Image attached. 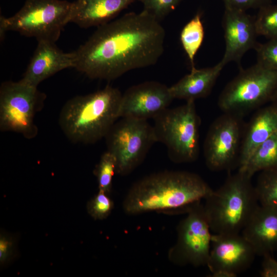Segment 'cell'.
I'll return each instance as SVG.
<instances>
[{
	"instance_id": "6da1fadb",
	"label": "cell",
	"mask_w": 277,
	"mask_h": 277,
	"mask_svg": "<svg viewBox=\"0 0 277 277\" xmlns=\"http://www.w3.org/2000/svg\"><path fill=\"white\" fill-rule=\"evenodd\" d=\"M165 31L147 11L130 12L97 27L74 51L75 69L92 79L112 81L155 65L164 50Z\"/></svg>"
},
{
	"instance_id": "7a4b0ae2",
	"label": "cell",
	"mask_w": 277,
	"mask_h": 277,
	"mask_svg": "<svg viewBox=\"0 0 277 277\" xmlns=\"http://www.w3.org/2000/svg\"><path fill=\"white\" fill-rule=\"evenodd\" d=\"M213 191L198 174L185 171H165L135 183L123 202L130 215L152 211L187 209Z\"/></svg>"
},
{
	"instance_id": "3957f363",
	"label": "cell",
	"mask_w": 277,
	"mask_h": 277,
	"mask_svg": "<svg viewBox=\"0 0 277 277\" xmlns=\"http://www.w3.org/2000/svg\"><path fill=\"white\" fill-rule=\"evenodd\" d=\"M122 96L118 89L110 86L75 96L63 106L58 117L60 127L72 142L95 143L105 138L120 118Z\"/></svg>"
},
{
	"instance_id": "277c9868",
	"label": "cell",
	"mask_w": 277,
	"mask_h": 277,
	"mask_svg": "<svg viewBox=\"0 0 277 277\" xmlns=\"http://www.w3.org/2000/svg\"><path fill=\"white\" fill-rule=\"evenodd\" d=\"M252 176L238 170L204 199V211L214 234L240 233L260 205Z\"/></svg>"
},
{
	"instance_id": "5b68a950",
	"label": "cell",
	"mask_w": 277,
	"mask_h": 277,
	"mask_svg": "<svg viewBox=\"0 0 277 277\" xmlns=\"http://www.w3.org/2000/svg\"><path fill=\"white\" fill-rule=\"evenodd\" d=\"M74 2L65 0H26L13 15H1V38L7 31L55 43L64 27L71 23Z\"/></svg>"
},
{
	"instance_id": "8992f818",
	"label": "cell",
	"mask_w": 277,
	"mask_h": 277,
	"mask_svg": "<svg viewBox=\"0 0 277 277\" xmlns=\"http://www.w3.org/2000/svg\"><path fill=\"white\" fill-rule=\"evenodd\" d=\"M156 142L163 144L170 160L181 164L195 161L199 155L201 119L194 101L167 108L153 118Z\"/></svg>"
},
{
	"instance_id": "52a82bcc",
	"label": "cell",
	"mask_w": 277,
	"mask_h": 277,
	"mask_svg": "<svg viewBox=\"0 0 277 277\" xmlns=\"http://www.w3.org/2000/svg\"><path fill=\"white\" fill-rule=\"evenodd\" d=\"M277 91V71L258 63L239 73L221 92L218 106L224 113L243 117L271 102Z\"/></svg>"
},
{
	"instance_id": "ba28073f",
	"label": "cell",
	"mask_w": 277,
	"mask_h": 277,
	"mask_svg": "<svg viewBox=\"0 0 277 277\" xmlns=\"http://www.w3.org/2000/svg\"><path fill=\"white\" fill-rule=\"evenodd\" d=\"M46 95L37 87L21 80L6 81L0 87V130L21 134L26 138H34L38 133L34 118L41 110Z\"/></svg>"
},
{
	"instance_id": "9c48e42d",
	"label": "cell",
	"mask_w": 277,
	"mask_h": 277,
	"mask_svg": "<svg viewBox=\"0 0 277 277\" xmlns=\"http://www.w3.org/2000/svg\"><path fill=\"white\" fill-rule=\"evenodd\" d=\"M105 138L107 151L116 159V173L122 176L141 164L156 143L153 126L147 120L127 117L116 121Z\"/></svg>"
},
{
	"instance_id": "30bf717a",
	"label": "cell",
	"mask_w": 277,
	"mask_h": 277,
	"mask_svg": "<svg viewBox=\"0 0 277 277\" xmlns=\"http://www.w3.org/2000/svg\"><path fill=\"white\" fill-rule=\"evenodd\" d=\"M201 201L188 207L177 226L176 243L168 252L169 260L176 265H207L212 234Z\"/></svg>"
},
{
	"instance_id": "8fae6325",
	"label": "cell",
	"mask_w": 277,
	"mask_h": 277,
	"mask_svg": "<svg viewBox=\"0 0 277 277\" xmlns=\"http://www.w3.org/2000/svg\"><path fill=\"white\" fill-rule=\"evenodd\" d=\"M241 116L224 113L210 125L204 143V156L211 170L230 171L239 167L245 126Z\"/></svg>"
},
{
	"instance_id": "7c38bea8",
	"label": "cell",
	"mask_w": 277,
	"mask_h": 277,
	"mask_svg": "<svg viewBox=\"0 0 277 277\" xmlns=\"http://www.w3.org/2000/svg\"><path fill=\"white\" fill-rule=\"evenodd\" d=\"M256 253L240 233L213 234L207 264L213 277H234L247 270Z\"/></svg>"
},
{
	"instance_id": "4fadbf2b",
	"label": "cell",
	"mask_w": 277,
	"mask_h": 277,
	"mask_svg": "<svg viewBox=\"0 0 277 277\" xmlns=\"http://www.w3.org/2000/svg\"><path fill=\"white\" fill-rule=\"evenodd\" d=\"M174 100L166 85L147 81L129 88L122 94L119 117L148 120L168 108Z\"/></svg>"
},
{
	"instance_id": "5bb4252c",
	"label": "cell",
	"mask_w": 277,
	"mask_h": 277,
	"mask_svg": "<svg viewBox=\"0 0 277 277\" xmlns=\"http://www.w3.org/2000/svg\"><path fill=\"white\" fill-rule=\"evenodd\" d=\"M223 26L225 50L221 62L224 66L231 62L240 64L244 54L258 44L255 17L245 11L225 8Z\"/></svg>"
},
{
	"instance_id": "9a60e30c",
	"label": "cell",
	"mask_w": 277,
	"mask_h": 277,
	"mask_svg": "<svg viewBox=\"0 0 277 277\" xmlns=\"http://www.w3.org/2000/svg\"><path fill=\"white\" fill-rule=\"evenodd\" d=\"M55 43L47 40L37 41V45L21 79L35 86L55 73L70 68H75L74 51L64 52Z\"/></svg>"
},
{
	"instance_id": "2e32d148",
	"label": "cell",
	"mask_w": 277,
	"mask_h": 277,
	"mask_svg": "<svg viewBox=\"0 0 277 277\" xmlns=\"http://www.w3.org/2000/svg\"><path fill=\"white\" fill-rule=\"evenodd\" d=\"M256 255L277 251V208L259 205L241 231Z\"/></svg>"
},
{
	"instance_id": "e0dca14e",
	"label": "cell",
	"mask_w": 277,
	"mask_h": 277,
	"mask_svg": "<svg viewBox=\"0 0 277 277\" xmlns=\"http://www.w3.org/2000/svg\"><path fill=\"white\" fill-rule=\"evenodd\" d=\"M277 131V109L270 105L259 108L245 126L238 170L246 166L254 150Z\"/></svg>"
},
{
	"instance_id": "ac0fdd59",
	"label": "cell",
	"mask_w": 277,
	"mask_h": 277,
	"mask_svg": "<svg viewBox=\"0 0 277 277\" xmlns=\"http://www.w3.org/2000/svg\"><path fill=\"white\" fill-rule=\"evenodd\" d=\"M136 0H76L71 23L81 28L98 27L109 22Z\"/></svg>"
},
{
	"instance_id": "d6986e66",
	"label": "cell",
	"mask_w": 277,
	"mask_h": 277,
	"mask_svg": "<svg viewBox=\"0 0 277 277\" xmlns=\"http://www.w3.org/2000/svg\"><path fill=\"white\" fill-rule=\"evenodd\" d=\"M224 66L220 61L212 67L191 69L189 74L169 87L172 97L186 102L206 97Z\"/></svg>"
},
{
	"instance_id": "ffe728a7",
	"label": "cell",
	"mask_w": 277,
	"mask_h": 277,
	"mask_svg": "<svg viewBox=\"0 0 277 277\" xmlns=\"http://www.w3.org/2000/svg\"><path fill=\"white\" fill-rule=\"evenodd\" d=\"M275 168H277V131L254 150L245 168L240 171L252 176L257 172Z\"/></svg>"
},
{
	"instance_id": "44dd1931",
	"label": "cell",
	"mask_w": 277,
	"mask_h": 277,
	"mask_svg": "<svg viewBox=\"0 0 277 277\" xmlns=\"http://www.w3.org/2000/svg\"><path fill=\"white\" fill-rule=\"evenodd\" d=\"M204 37V29L201 15L197 13L182 29L180 41L191 64V69L195 68L194 59L201 46Z\"/></svg>"
},
{
	"instance_id": "7402d4cb",
	"label": "cell",
	"mask_w": 277,
	"mask_h": 277,
	"mask_svg": "<svg viewBox=\"0 0 277 277\" xmlns=\"http://www.w3.org/2000/svg\"><path fill=\"white\" fill-rule=\"evenodd\" d=\"M254 188L260 205L277 208V168L261 171Z\"/></svg>"
},
{
	"instance_id": "603a6c76",
	"label": "cell",
	"mask_w": 277,
	"mask_h": 277,
	"mask_svg": "<svg viewBox=\"0 0 277 277\" xmlns=\"http://www.w3.org/2000/svg\"><path fill=\"white\" fill-rule=\"evenodd\" d=\"M255 25L258 35L269 39L277 38V5L271 3L260 8L255 17Z\"/></svg>"
},
{
	"instance_id": "cb8c5ba5",
	"label": "cell",
	"mask_w": 277,
	"mask_h": 277,
	"mask_svg": "<svg viewBox=\"0 0 277 277\" xmlns=\"http://www.w3.org/2000/svg\"><path fill=\"white\" fill-rule=\"evenodd\" d=\"M116 161L114 156L108 151L105 152L94 170L96 177L98 190L108 194L111 192L112 179L116 173Z\"/></svg>"
},
{
	"instance_id": "d4e9b609",
	"label": "cell",
	"mask_w": 277,
	"mask_h": 277,
	"mask_svg": "<svg viewBox=\"0 0 277 277\" xmlns=\"http://www.w3.org/2000/svg\"><path fill=\"white\" fill-rule=\"evenodd\" d=\"M113 206V202L109 197V194L98 190V193L88 202L87 209L93 219L102 220L110 215Z\"/></svg>"
},
{
	"instance_id": "484cf974",
	"label": "cell",
	"mask_w": 277,
	"mask_h": 277,
	"mask_svg": "<svg viewBox=\"0 0 277 277\" xmlns=\"http://www.w3.org/2000/svg\"><path fill=\"white\" fill-rule=\"evenodd\" d=\"M257 54V63L277 71V38L258 43L254 48Z\"/></svg>"
},
{
	"instance_id": "4316f807",
	"label": "cell",
	"mask_w": 277,
	"mask_h": 277,
	"mask_svg": "<svg viewBox=\"0 0 277 277\" xmlns=\"http://www.w3.org/2000/svg\"><path fill=\"white\" fill-rule=\"evenodd\" d=\"M145 10L159 21L174 10L181 0H140Z\"/></svg>"
},
{
	"instance_id": "83f0119b",
	"label": "cell",
	"mask_w": 277,
	"mask_h": 277,
	"mask_svg": "<svg viewBox=\"0 0 277 277\" xmlns=\"http://www.w3.org/2000/svg\"><path fill=\"white\" fill-rule=\"evenodd\" d=\"M16 241L9 234L0 235V264L4 266L9 263L15 257L16 251Z\"/></svg>"
},
{
	"instance_id": "f1b7e54d",
	"label": "cell",
	"mask_w": 277,
	"mask_h": 277,
	"mask_svg": "<svg viewBox=\"0 0 277 277\" xmlns=\"http://www.w3.org/2000/svg\"><path fill=\"white\" fill-rule=\"evenodd\" d=\"M225 8L246 11L250 8H259L271 3V0H223Z\"/></svg>"
},
{
	"instance_id": "f546056e",
	"label": "cell",
	"mask_w": 277,
	"mask_h": 277,
	"mask_svg": "<svg viewBox=\"0 0 277 277\" xmlns=\"http://www.w3.org/2000/svg\"><path fill=\"white\" fill-rule=\"evenodd\" d=\"M272 254L263 255L260 275L262 277H277V261Z\"/></svg>"
},
{
	"instance_id": "4dcf8cb0",
	"label": "cell",
	"mask_w": 277,
	"mask_h": 277,
	"mask_svg": "<svg viewBox=\"0 0 277 277\" xmlns=\"http://www.w3.org/2000/svg\"><path fill=\"white\" fill-rule=\"evenodd\" d=\"M270 105L277 109V91L272 99Z\"/></svg>"
}]
</instances>
